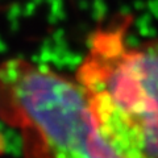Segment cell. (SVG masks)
I'll return each instance as SVG.
<instances>
[{
    "label": "cell",
    "instance_id": "7a4b0ae2",
    "mask_svg": "<svg viewBox=\"0 0 158 158\" xmlns=\"http://www.w3.org/2000/svg\"><path fill=\"white\" fill-rule=\"evenodd\" d=\"M0 120L20 132L25 158H120L75 78L24 58L0 65Z\"/></svg>",
    "mask_w": 158,
    "mask_h": 158
},
{
    "label": "cell",
    "instance_id": "6da1fadb",
    "mask_svg": "<svg viewBox=\"0 0 158 158\" xmlns=\"http://www.w3.org/2000/svg\"><path fill=\"white\" fill-rule=\"evenodd\" d=\"M129 21L91 34L75 81L100 136L120 158H158V42L132 45Z\"/></svg>",
    "mask_w": 158,
    "mask_h": 158
},
{
    "label": "cell",
    "instance_id": "3957f363",
    "mask_svg": "<svg viewBox=\"0 0 158 158\" xmlns=\"http://www.w3.org/2000/svg\"><path fill=\"white\" fill-rule=\"evenodd\" d=\"M4 140H3V137H2V135H0V154L4 152Z\"/></svg>",
    "mask_w": 158,
    "mask_h": 158
}]
</instances>
